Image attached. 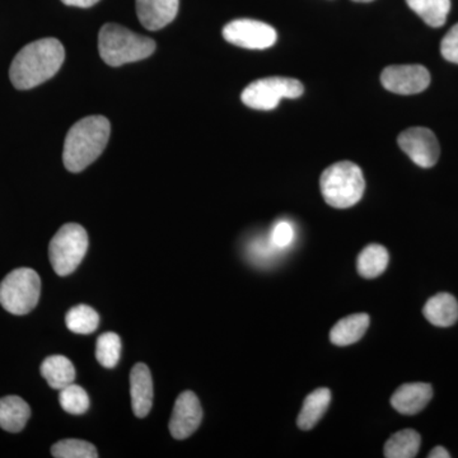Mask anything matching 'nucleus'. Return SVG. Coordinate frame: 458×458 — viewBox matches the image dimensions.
Masks as SVG:
<instances>
[{"label":"nucleus","instance_id":"obj_1","mask_svg":"<svg viewBox=\"0 0 458 458\" xmlns=\"http://www.w3.org/2000/svg\"><path fill=\"white\" fill-rule=\"evenodd\" d=\"M65 50L56 38H42L26 45L12 62L9 78L17 89H35L62 68Z\"/></svg>","mask_w":458,"mask_h":458},{"label":"nucleus","instance_id":"obj_2","mask_svg":"<svg viewBox=\"0 0 458 458\" xmlns=\"http://www.w3.org/2000/svg\"><path fill=\"white\" fill-rule=\"evenodd\" d=\"M110 122L104 116L84 117L75 123L65 138L63 161L66 170L83 171L96 161L110 140Z\"/></svg>","mask_w":458,"mask_h":458},{"label":"nucleus","instance_id":"obj_3","mask_svg":"<svg viewBox=\"0 0 458 458\" xmlns=\"http://www.w3.org/2000/svg\"><path fill=\"white\" fill-rule=\"evenodd\" d=\"M98 50L106 64L122 66L152 55L156 50V42L125 27L107 23L99 31Z\"/></svg>","mask_w":458,"mask_h":458},{"label":"nucleus","instance_id":"obj_4","mask_svg":"<svg viewBox=\"0 0 458 458\" xmlns=\"http://www.w3.org/2000/svg\"><path fill=\"white\" fill-rule=\"evenodd\" d=\"M319 188L322 197L330 207L348 209L360 203L363 198L366 181L360 165L344 161L322 172Z\"/></svg>","mask_w":458,"mask_h":458},{"label":"nucleus","instance_id":"obj_5","mask_svg":"<svg viewBox=\"0 0 458 458\" xmlns=\"http://www.w3.org/2000/svg\"><path fill=\"white\" fill-rule=\"evenodd\" d=\"M40 293V276L30 267L12 271L0 283V304L13 315L31 312L38 306Z\"/></svg>","mask_w":458,"mask_h":458},{"label":"nucleus","instance_id":"obj_6","mask_svg":"<svg viewBox=\"0 0 458 458\" xmlns=\"http://www.w3.org/2000/svg\"><path fill=\"white\" fill-rule=\"evenodd\" d=\"M89 250V234L82 225L69 223L63 225L51 240L50 262L57 276H66L73 273Z\"/></svg>","mask_w":458,"mask_h":458},{"label":"nucleus","instance_id":"obj_7","mask_svg":"<svg viewBox=\"0 0 458 458\" xmlns=\"http://www.w3.org/2000/svg\"><path fill=\"white\" fill-rule=\"evenodd\" d=\"M304 87L293 78L270 77L255 81L242 92L243 104L255 110L269 111L278 107L282 98H298L303 95Z\"/></svg>","mask_w":458,"mask_h":458},{"label":"nucleus","instance_id":"obj_8","mask_svg":"<svg viewBox=\"0 0 458 458\" xmlns=\"http://www.w3.org/2000/svg\"><path fill=\"white\" fill-rule=\"evenodd\" d=\"M223 38L243 49L264 50L276 44L278 35L274 27L260 21L236 20L223 29Z\"/></svg>","mask_w":458,"mask_h":458},{"label":"nucleus","instance_id":"obj_9","mask_svg":"<svg viewBox=\"0 0 458 458\" xmlns=\"http://www.w3.org/2000/svg\"><path fill=\"white\" fill-rule=\"evenodd\" d=\"M397 143L409 158L421 168L436 165L441 155L439 143L434 132L421 126L401 132Z\"/></svg>","mask_w":458,"mask_h":458},{"label":"nucleus","instance_id":"obj_10","mask_svg":"<svg viewBox=\"0 0 458 458\" xmlns=\"http://www.w3.org/2000/svg\"><path fill=\"white\" fill-rule=\"evenodd\" d=\"M381 82L397 95H417L429 87L430 73L423 65H391L382 72Z\"/></svg>","mask_w":458,"mask_h":458},{"label":"nucleus","instance_id":"obj_11","mask_svg":"<svg viewBox=\"0 0 458 458\" xmlns=\"http://www.w3.org/2000/svg\"><path fill=\"white\" fill-rule=\"evenodd\" d=\"M203 420V409L197 394L185 391L177 397L170 420V432L176 439H186L197 432Z\"/></svg>","mask_w":458,"mask_h":458},{"label":"nucleus","instance_id":"obj_12","mask_svg":"<svg viewBox=\"0 0 458 458\" xmlns=\"http://www.w3.org/2000/svg\"><path fill=\"white\" fill-rule=\"evenodd\" d=\"M180 0H137V14L141 25L158 31L170 25L179 12Z\"/></svg>","mask_w":458,"mask_h":458},{"label":"nucleus","instance_id":"obj_13","mask_svg":"<svg viewBox=\"0 0 458 458\" xmlns=\"http://www.w3.org/2000/svg\"><path fill=\"white\" fill-rule=\"evenodd\" d=\"M432 397L433 388L429 384H405L394 391L391 397V405L400 414L415 415L426 409Z\"/></svg>","mask_w":458,"mask_h":458},{"label":"nucleus","instance_id":"obj_14","mask_svg":"<svg viewBox=\"0 0 458 458\" xmlns=\"http://www.w3.org/2000/svg\"><path fill=\"white\" fill-rule=\"evenodd\" d=\"M132 410L138 418H146L153 405V379L146 364H135L131 373Z\"/></svg>","mask_w":458,"mask_h":458},{"label":"nucleus","instance_id":"obj_15","mask_svg":"<svg viewBox=\"0 0 458 458\" xmlns=\"http://www.w3.org/2000/svg\"><path fill=\"white\" fill-rule=\"evenodd\" d=\"M423 313L434 327H450L458 319L457 300L450 293L434 295L424 306Z\"/></svg>","mask_w":458,"mask_h":458},{"label":"nucleus","instance_id":"obj_16","mask_svg":"<svg viewBox=\"0 0 458 458\" xmlns=\"http://www.w3.org/2000/svg\"><path fill=\"white\" fill-rule=\"evenodd\" d=\"M369 327V316L367 313L348 316V318L340 319L335 327L331 328V343L337 346L352 345V344L360 342Z\"/></svg>","mask_w":458,"mask_h":458},{"label":"nucleus","instance_id":"obj_17","mask_svg":"<svg viewBox=\"0 0 458 458\" xmlns=\"http://www.w3.org/2000/svg\"><path fill=\"white\" fill-rule=\"evenodd\" d=\"M31 417V409L25 400L18 396L0 399V428L11 433H18L26 427Z\"/></svg>","mask_w":458,"mask_h":458},{"label":"nucleus","instance_id":"obj_18","mask_svg":"<svg viewBox=\"0 0 458 458\" xmlns=\"http://www.w3.org/2000/svg\"><path fill=\"white\" fill-rule=\"evenodd\" d=\"M331 403V393L328 388H318L304 399L302 410L298 415L297 424L300 429L311 430L318 426L322 417L327 414Z\"/></svg>","mask_w":458,"mask_h":458},{"label":"nucleus","instance_id":"obj_19","mask_svg":"<svg viewBox=\"0 0 458 458\" xmlns=\"http://www.w3.org/2000/svg\"><path fill=\"white\" fill-rule=\"evenodd\" d=\"M41 375L54 390H63L74 384L75 369L73 363L63 355H51L41 364Z\"/></svg>","mask_w":458,"mask_h":458},{"label":"nucleus","instance_id":"obj_20","mask_svg":"<svg viewBox=\"0 0 458 458\" xmlns=\"http://www.w3.org/2000/svg\"><path fill=\"white\" fill-rule=\"evenodd\" d=\"M390 256L381 245L367 246L358 256L357 270L364 279H376L387 269Z\"/></svg>","mask_w":458,"mask_h":458},{"label":"nucleus","instance_id":"obj_21","mask_svg":"<svg viewBox=\"0 0 458 458\" xmlns=\"http://www.w3.org/2000/svg\"><path fill=\"white\" fill-rule=\"evenodd\" d=\"M420 434L417 430L405 429L394 433L385 445L386 458H414L420 448Z\"/></svg>","mask_w":458,"mask_h":458},{"label":"nucleus","instance_id":"obj_22","mask_svg":"<svg viewBox=\"0 0 458 458\" xmlns=\"http://www.w3.org/2000/svg\"><path fill=\"white\" fill-rule=\"evenodd\" d=\"M410 8L428 26L442 27L451 11V0H406Z\"/></svg>","mask_w":458,"mask_h":458},{"label":"nucleus","instance_id":"obj_23","mask_svg":"<svg viewBox=\"0 0 458 458\" xmlns=\"http://www.w3.org/2000/svg\"><path fill=\"white\" fill-rule=\"evenodd\" d=\"M65 324L75 334H92L98 330L99 316L89 306L80 304L66 313Z\"/></svg>","mask_w":458,"mask_h":458},{"label":"nucleus","instance_id":"obj_24","mask_svg":"<svg viewBox=\"0 0 458 458\" xmlns=\"http://www.w3.org/2000/svg\"><path fill=\"white\" fill-rule=\"evenodd\" d=\"M122 355V339L117 334L106 333L98 337L96 358L105 369H114Z\"/></svg>","mask_w":458,"mask_h":458},{"label":"nucleus","instance_id":"obj_25","mask_svg":"<svg viewBox=\"0 0 458 458\" xmlns=\"http://www.w3.org/2000/svg\"><path fill=\"white\" fill-rule=\"evenodd\" d=\"M59 401L69 414H84L89 409V397L83 387L72 384L60 390Z\"/></svg>","mask_w":458,"mask_h":458},{"label":"nucleus","instance_id":"obj_26","mask_svg":"<svg viewBox=\"0 0 458 458\" xmlns=\"http://www.w3.org/2000/svg\"><path fill=\"white\" fill-rule=\"evenodd\" d=\"M51 454L56 458H98V454L92 443L81 439H65L55 443Z\"/></svg>","mask_w":458,"mask_h":458},{"label":"nucleus","instance_id":"obj_27","mask_svg":"<svg viewBox=\"0 0 458 458\" xmlns=\"http://www.w3.org/2000/svg\"><path fill=\"white\" fill-rule=\"evenodd\" d=\"M270 240L273 245L279 250L280 252L289 249L294 242L295 231L292 223L288 221H280L274 225L270 233Z\"/></svg>","mask_w":458,"mask_h":458},{"label":"nucleus","instance_id":"obj_28","mask_svg":"<svg viewBox=\"0 0 458 458\" xmlns=\"http://www.w3.org/2000/svg\"><path fill=\"white\" fill-rule=\"evenodd\" d=\"M279 250L271 242L270 237L267 241L259 240L254 241L250 246L249 254L250 258L256 262V264L267 265L279 254Z\"/></svg>","mask_w":458,"mask_h":458},{"label":"nucleus","instance_id":"obj_29","mask_svg":"<svg viewBox=\"0 0 458 458\" xmlns=\"http://www.w3.org/2000/svg\"><path fill=\"white\" fill-rule=\"evenodd\" d=\"M441 53L445 60L458 64V23L443 38Z\"/></svg>","mask_w":458,"mask_h":458},{"label":"nucleus","instance_id":"obj_30","mask_svg":"<svg viewBox=\"0 0 458 458\" xmlns=\"http://www.w3.org/2000/svg\"><path fill=\"white\" fill-rule=\"evenodd\" d=\"M62 2L66 5H71V7L89 8L98 3L99 0H62Z\"/></svg>","mask_w":458,"mask_h":458},{"label":"nucleus","instance_id":"obj_31","mask_svg":"<svg viewBox=\"0 0 458 458\" xmlns=\"http://www.w3.org/2000/svg\"><path fill=\"white\" fill-rule=\"evenodd\" d=\"M428 457L429 458H450L451 454L447 450H445V447H442V445H438V447L433 448L432 451H430V454H428Z\"/></svg>","mask_w":458,"mask_h":458},{"label":"nucleus","instance_id":"obj_32","mask_svg":"<svg viewBox=\"0 0 458 458\" xmlns=\"http://www.w3.org/2000/svg\"><path fill=\"white\" fill-rule=\"evenodd\" d=\"M352 2H358V3H369V2H373V0H352Z\"/></svg>","mask_w":458,"mask_h":458}]
</instances>
